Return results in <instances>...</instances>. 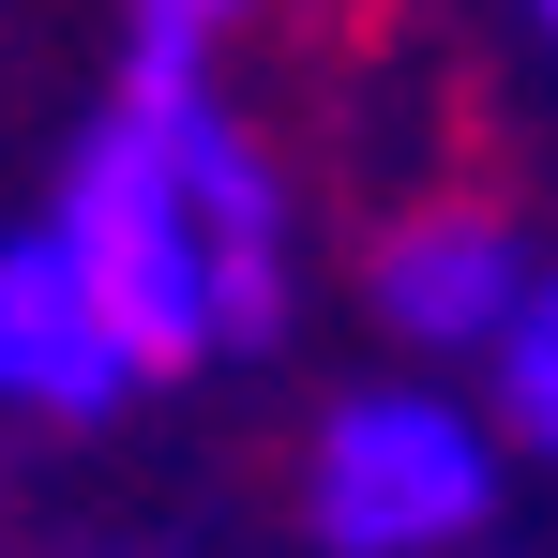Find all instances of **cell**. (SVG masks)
<instances>
[{
	"mask_svg": "<svg viewBox=\"0 0 558 558\" xmlns=\"http://www.w3.org/2000/svg\"><path fill=\"white\" fill-rule=\"evenodd\" d=\"M46 227L92 272V302L151 348V377L227 348V287H211V227H196V92H121L76 136V182Z\"/></svg>",
	"mask_w": 558,
	"mask_h": 558,
	"instance_id": "6da1fadb",
	"label": "cell"
},
{
	"mask_svg": "<svg viewBox=\"0 0 558 558\" xmlns=\"http://www.w3.org/2000/svg\"><path fill=\"white\" fill-rule=\"evenodd\" d=\"M302 498H317V544L332 558H423V544H453V529H483L498 453L438 392H363V408H332Z\"/></svg>",
	"mask_w": 558,
	"mask_h": 558,
	"instance_id": "7a4b0ae2",
	"label": "cell"
},
{
	"mask_svg": "<svg viewBox=\"0 0 558 558\" xmlns=\"http://www.w3.org/2000/svg\"><path fill=\"white\" fill-rule=\"evenodd\" d=\"M0 392H15L31 423H106V408L151 392V348L92 302V272L61 257V227H31V242L0 257Z\"/></svg>",
	"mask_w": 558,
	"mask_h": 558,
	"instance_id": "3957f363",
	"label": "cell"
},
{
	"mask_svg": "<svg viewBox=\"0 0 558 558\" xmlns=\"http://www.w3.org/2000/svg\"><path fill=\"white\" fill-rule=\"evenodd\" d=\"M513 302H529V257H513L498 211H408L377 242V317L423 332V348H498Z\"/></svg>",
	"mask_w": 558,
	"mask_h": 558,
	"instance_id": "277c9868",
	"label": "cell"
},
{
	"mask_svg": "<svg viewBox=\"0 0 558 558\" xmlns=\"http://www.w3.org/2000/svg\"><path fill=\"white\" fill-rule=\"evenodd\" d=\"M196 227H211V287H227V348L287 332V211L257 182V136L196 106Z\"/></svg>",
	"mask_w": 558,
	"mask_h": 558,
	"instance_id": "5b68a950",
	"label": "cell"
},
{
	"mask_svg": "<svg viewBox=\"0 0 558 558\" xmlns=\"http://www.w3.org/2000/svg\"><path fill=\"white\" fill-rule=\"evenodd\" d=\"M498 423L558 453V287H529V302H513V332H498Z\"/></svg>",
	"mask_w": 558,
	"mask_h": 558,
	"instance_id": "8992f818",
	"label": "cell"
},
{
	"mask_svg": "<svg viewBox=\"0 0 558 558\" xmlns=\"http://www.w3.org/2000/svg\"><path fill=\"white\" fill-rule=\"evenodd\" d=\"M211 15H227V0H136L121 92H196V61H211Z\"/></svg>",
	"mask_w": 558,
	"mask_h": 558,
	"instance_id": "52a82bcc",
	"label": "cell"
},
{
	"mask_svg": "<svg viewBox=\"0 0 558 558\" xmlns=\"http://www.w3.org/2000/svg\"><path fill=\"white\" fill-rule=\"evenodd\" d=\"M529 15H544V46H558V0H529Z\"/></svg>",
	"mask_w": 558,
	"mask_h": 558,
	"instance_id": "ba28073f",
	"label": "cell"
}]
</instances>
